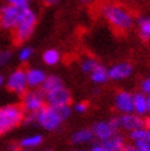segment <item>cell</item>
<instances>
[{"label": "cell", "mask_w": 150, "mask_h": 151, "mask_svg": "<svg viewBox=\"0 0 150 151\" xmlns=\"http://www.w3.org/2000/svg\"><path fill=\"white\" fill-rule=\"evenodd\" d=\"M100 14L112 27L119 32L129 31L134 25L132 12L119 4L105 3L100 6Z\"/></svg>", "instance_id": "obj_1"}, {"label": "cell", "mask_w": 150, "mask_h": 151, "mask_svg": "<svg viewBox=\"0 0 150 151\" xmlns=\"http://www.w3.org/2000/svg\"><path fill=\"white\" fill-rule=\"evenodd\" d=\"M37 25V14L31 7H24L16 27L14 29V38L17 43L26 42L32 36Z\"/></svg>", "instance_id": "obj_2"}, {"label": "cell", "mask_w": 150, "mask_h": 151, "mask_svg": "<svg viewBox=\"0 0 150 151\" xmlns=\"http://www.w3.org/2000/svg\"><path fill=\"white\" fill-rule=\"evenodd\" d=\"M25 119V111L19 104H7L0 107V135L11 132Z\"/></svg>", "instance_id": "obj_3"}, {"label": "cell", "mask_w": 150, "mask_h": 151, "mask_svg": "<svg viewBox=\"0 0 150 151\" xmlns=\"http://www.w3.org/2000/svg\"><path fill=\"white\" fill-rule=\"evenodd\" d=\"M62 122L63 120L59 117L57 109L50 106H44L41 111L36 113V123L46 130H57L61 127Z\"/></svg>", "instance_id": "obj_4"}, {"label": "cell", "mask_w": 150, "mask_h": 151, "mask_svg": "<svg viewBox=\"0 0 150 151\" xmlns=\"http://www.w3.org/2000/svg\"><path fill=\"white\" fill-rule=\"evenodd\" d=\"M21 10L22 9H20V7L9 4L1 5V9H0V28L4 31H14L19 22Z\"/></svg>", "instance_id": "obj_5"}, {"label": "cell", "mask_w": 150, "mask_h": 151, "mask_svg": "<svg viewBox=\"0 0 150 151\" xmlns=\"http://www.w3.org/2000/svg\"><path fill=\"white\" fill-rule=\"evenodd\" d=\"M46 99L41 90H31L26 91L22 97V106L25 113H37L44 107Z\"/></svg>", "instance_id": "obj_6"}, {"label": "cell", "mask_w": 150, "mask_h": 151, "mask_svg": "<svg viewBox=\"0 0 150 151\" xmlns=\"http://www.w3.org/2000/svg\"><path fill=\"white\" fill-rule=\"evenodd\" d=\"M7 90H10L14 93H19V95H24L27 91V75L25 69H16L14 70L7 80L5 81Z\"/></svg>", "instance_id": "obj_7"}, {"label": "cell", "mask_w": 150, "mask_h": 151, "mask_svg": "<svg viewBox=\"0 0 150 151\" xmlns=\"http://www.w3.org/2000/svg\"><path fill=\"white\" fill-rule=\"evenodd\" d=\"M119 128V122L118 118H112L111 120L107 122H97L92 127V132L95 138H97L101 141H105L110 139L111 137H113L116 132Z\"/></svg>", "instance_id": "obj_8"}, {"label": "cell", "mask_w": 150, "mask_h": 151, "mask_svg": "<svg viewBox=\"0 0 150 151\" xmlns=\"http://www.w3.org/2000/svg\"><path fill=\"white\" fill-rule=\"evenodd\" d=\"M44 99H46V103L50 107H62V106H68L71 101V95L68 88L64 86L58 87L50 92L44 93Z\"/></svg>", "instance_id": "obj_9"}, {"label": "cell", "mask_w": 150, "mask_h": 151, "mask_svg": "<svg viewBox=\"0 0 150 151\" xmlns=\"http://www.w3.org/2000/svg\"><path fill=\"white\" fill-rule=\"evenodd\" d=\"M133 102H134V95H132L128 91H119L116 95V99H115L116 107L119 112H122L123 114L134 112Z\"/></svg>", "instance_id": "obj_10"}, {"label": "cell", "mask_w": 150, "mask_h": 151, "mask_svg": "<svg viewBox=\"0 0 150 151\" xmlns=\"http://www.w3.org/2000/svg\"><path fill=\"white\" fill-rule=\"evenodd\" d=\"M133 73V65L128 62H121L115 64L108 69V79L112 80H123L131 76Z\"/></svg>", "instance_id": "obj_11"}, {"label": "cell", "mask_w": 150, "mask_h": 151, "mask_svg": "<svg viewBox=\"0 0 150 151\" xmlns=\"http://www.w3.org/2000/svg\"><path fill=\"white\" fill-rule=\"evenodd\" d=\"M118 122H119V128L122 127L123 129L131 132L139 129V128H144V120L138 114H134V113L122 114L121 117H118Z\"/></svg>", "instance_id": "obj_12"}, {"label": "cell", "mask_w": 150, "mask_h": 151, "mask_svg": "<svg viewBox=\"0 0 150 151\" xmlns=\"http://www.w3.org/2000/svg\"><path fill=\"white\" fill-rule=\"evenodd\" d=\"M26 75H27L28 87H32V88L41 87L47 79L46 73L42 69H38V68H31V69L26 70Z\"/></svg>", "instance_id": "obj_13"}, {"label": "cell", "mask_w": 150, "mask_h": 151, "mask_svg": "<svg viewBox=\"0 0 150 151\" xmlns=\"http://www.w3.org/2000/svg\"><path fill=\"white\" fill-rule=\"evenodd\" d=\"M133 107L136 114L141 116L148 113V96L143 92H139L134 95V102H133Z\"/></svg>", "instance_id": "obj_14"}, {"label": "cell", "mask_w": 150, "mask_h": 151, "mask_svg": "<svg viewBox=\"0 0 150 151\" xmlns=\"http://www.w3.org/2000/svg\"><path fill=\"white\" fill-rule=\"evenodd\" d=\"M94 138H95V135H94L92 129H80L73 134L71 142L73 144H76V145L87 144V142H90Z\"/></svg>", "instance_id": "obj_15"}, {"label": "cell", "mask_w": 150, "mask_h": 151, "mask_svg": "<svg viewBox=\"0 0 150 151\" xmlns=\"http://www.w3.org/2000/svg\"><path fill=\"white\" fill-rule=\"evenodd\" d=\"M102 144L108 151H121L123 149V146L125 145L123 137H121V135H118V134H115L113 137H111L110 139L102 141Z\"/></svg>", "instance_id": "obj_16"}, {"label": "cell", "mask_w": 150, "mask_h": 151, "mask_svg": "<svg viewBox=\"0 0 150 151\" xmlns=\"http://www.w3.org/2000/svg\"><path fill=\"white\" fill-rule=\"evenodd\" d=\"M138 25V32L141 40L149 41L150 40V17L146 16H140L137 20Z\"/></svg>", "instance_id": "obj_17"}, {"label": "cell", "mask_w": 150, "mask_h": 151, "mask_svg": "<svg viewBox=\"0 0 150 151\" xmlns=\"http://www.w3.org/2000/svg\"><path fill=\"white\" fill-rule=\"evenodd\" d=\"M63 86V81L59 76H56V75H50V76H47L46 81L43 82V85L41 86V91L43 93H47L50 92L53 90L58 88V87H62Z\"/></svg>", "instance_id": "obj_18"}, {"label": "cell", "mask_w": 150, "mask_h": 151, "mask_svg": "<svg viewBox=\"0 0 150 151\" xmlns=\"http://www.w3.org/2000/svg\"><path fill=\"white\" fill-rule=\"evenodd\" d=\"M43 141V138L42 135L40 134H35V135H30V137H26L24 138L21 141L19 146L21 149H26V150H31V149H35L37 146H40Z\"/></svg>", "instance_id": "obj_19"}, {"label": "cell", "mask_w": 150, "mask_h": 151, "mask_svg": "<svg viewBox=\"0 0 150 151\" xmlns=\"http://www.w3.org/2000/svg\"><path fill=\"white\" fill-rule=\"evenodd\" d=\"M90 78L95 82V84H103L108 79V70L102 65H97L95 70L90 74Z\"/></svg>", "instance_id": "obj_20"}, {"label": "cell", "mask_w": 150, "mask_h": 151, "mask_svg": "<svg viewBox=\"0 0 150 151\" xmlns=\"http://www.w3.org/2000/svg\"><path fill=\"white\" fill-rule=\"evenodd\" d=\"M42 59L47 65L53 66V65H57L59 63V60H61V53L54 48H50L43 53Z\"/></svg>", "instance_id": "obj_21"}, {"label": "cell", "mask_w": 150, "mask_h": 151, "mask_svg": "<svg viewBox=\"0 0 150 151\" xmlns=\"http://www.w3.org/2000/svg\"><path fill=\"white\" fill-rule=\"evenodd\" d=\"M97 65H99V63H97L96 59H94V58H85V59H82V62L80 64V69L84 73L91 74L95 70V68Z\"/></svg>", "instance_id": "obj_22"}, {"label": "cell", "mask_w": 150, "mask_h": 151, "mask_svg": "<svg viewBox=\"0 0 150 151\" xmlns=\"http://www.w3.org/2000/svg\"><path fill=\"white\" fill-rule=\"evenodd\" d=\"M32 55H33V49L31 47H22L19 50V60L22 63L28 62L32 58Z\"/></svg>", "instance_id": "obj_23"}, {"label": "cell", "mask_w": 150, "mask_h": 151, "mask_svg": "<svg viewBox=\"0 0 150 151\" xmlns=\"http://www.w3.org/2000/svg\"><path fill=\"white\" fill-rule=\"evenodd\" d=\"M148 137V130L145 128H139V129H136L131 132V138L134 141H138V140H146Z\"/></svg>", "instance_id": "obj_24"}, {"label": "cell", "mask_w": 150, "mask_h": 151, "mask_svg": "<svg viewBox=\"0 0 150 151\" xmlns=\"http://www.w3.org/2000/svg\"><path fill=\"white\" fill-rule=\"evenodd\" d=\"M56 109H57L58 114H59V117L62 118L63 122L71 116V108L69 107V104L68 106H62V107H57Z\"/></svg>", "instance_id": "obj_25"}, {"label": "cell", "mask_w": 150, "mask_h": 151, "mask_svg": "<svg viewBox=\"0 0 150 151\" xmlns=\"http://www.w3.org/2000/svg\"><path fill=\"white\" fill-rule=\"evenodd\" d=\"M5 4H9L12 6L20 7V9H24V7H28L31 4V0H4Z\"/></svg>", "instance_id": "obj_26"}, {"label": "cell", "mask_w": 150, "mask_h": 151, "mask_svg": "<svg viewBox=\"0 0 150 151\" xmlns=\"http://www.w3.org/2000/svg\"><path fill=\"white\" fill-rule=\"evenodd\" d=\"M11 58H12V53L10 50H7V49L1 50L0 49V66L6 65L11 60Z\"/></svg>", "instance_id": "obj_27"}, {"label": "cell", "mask_w": 150, "mask_h": 151, "mask_svg": "<svg viewBox=\"0 0 150 151\" xmlns=\"http://www.w3.org/2000/svg\"><path fill=\"white\" fill-rule=\"evenodd\" d=\"M134 147L137 151H150V142L148 140L134 141Z\"/></svg>", "instance_id": "obj_28"}, {"label": "cell", "mask_w": 150, "mask_h": 151, "mask_svg": "<svg viewBox=\"0 0 150 151\" xmlns=\"http://www.w3.org/2000/svg\"><path fill=\"white\" fill-rule=\"evenodd\" d=\"M141 92L145 93L146 96H150V76L146 78L143 82H141Z\"/></svg>", "instance_id": "obj_29"}, {"label": "cell", "mask_w": 150, "mask_h": 151, "mask_svg": "<svg viewBox=\"0 0 150 151\" xmlns=\"http://www.w3.org/2000/svg\"><path fill=\"white\" fill-rule=\"evenodd\" d=\"M87 108H89V104L86 102H79L75 104V107H74L75 112H78V113H84L87 111Z\"/></svg>", "instance_id": "obj_30"}, {"label": "cell", "mask_w": 150, "mask_h": 151, "mask_svg": "<svg viewBox=\"0 0 150 151\" xmlns=\"http://www.w3.org/2000/svg\"><path fill=\"white\" fill-rule=\"evenodd\" d=\"M91 151H108V150L105 147V145L101 142V144H96V145H94L92 149H91Z\"/></svg>", "instance_id": "obj_31"}, {"label": "cell", "mask_w": 150, "mask_h": 151, "mask_svg": "<svg viewBox=\"0 0 150 151\" xmlns=\"http://www.w3.org/2000/svg\"><path fill=\"white\" fill-rule=\"evenodd\" d=\"M59 3V0H44V4L48 6H56Z\"/></svg>", "instance_id": "obj_32"}, {"label": "cell", "mask_w": 150, "mask_h": 151, "mask_svg": "<svg viewBox=\"0 0 150 151\" xmlns=\"http://www.w3.org/2000/svg\"><path fill=\"white\" fill-rule=\"evenodd\" d=\"M121 151H137V150L134 147V145H124Z\"/></svg>", "instance_id": "obj_33"}, {"label": "cell", "mask_w": 150, "mask_h": 151, "mask_svg": "<svg viewBox=\"0 0 150 151\" xmlns=\"http://www.w3.org/2000/svg\"><path fill=\"white\" fill-rule=\"evenodd\" d=\"M144 127H145V129L150 130V117H148L146 119H144Z\"/></svg>", "instance_id": "obj_34"}, {"label": "cell", "mask_w": 150, "mask_h": 151, "mask_svg": "<svg viewBox=\"0 0 150 151\" xmlns=\"http://www.w3.org/2000/svg\"><path fill=\"white\" fill-rule=\"evenodd\" d=\"M9 151H30V150H26V149H21V147H15V146H11Z\"/></svg>", "instance_id": "obj_35"}, {"label": "cell", "mask_w": 150, "mask_h": 151, "mask_svg": "<svg viewBox=\"0 0 150 151\" xmlns=\"http://www.w3.org/2000/svg\"><path fill=\"white\" fill-rule=\"evenodd\" d=\"M4 82H5V80H4V76H3V75H0V87H1V86L4 85Z\"/></svg>", "instance_id": "obj_36"}, {"label": "cell", "mask_w": 150, "mask_h": 151, "mask_svg": "<svg viewBox=\"0 0 150 151\" xmlns=\"http://www.w3.org/2000/svg\"><path fill=\"white\" fill-rule=\"evenodd\" d=\"M148 112L150 113V96H148Z\"/></svg>", "instance_id": "obj_37"}, {"label": "cell", "mask_w": 150, "mask_h": 151, "mask_svg": "<svg viewBox=\"0 0 150 151\" xmlns=\"http://www.w3.org/2000/svg\"><path fill=\"white\" fill-rule=\"evenodd\" d=\"M148 130V129H146ZM146 140L150 142V130H148V137H146Z\"/></svg>", "instance_id": "obj_38"}, {"label": "cell", "mask_w": 150, "mask_h": 151, "mask_svg": "<svg viewBox=\"0 0 150 151\" xmlns=\"http://www.w3.org/2000/svg\"><path fill=\"white\" fill-rule=\"evenodd\" d=\"M81 1H82V3H90L91 0H81Z\"/></svg>", "instance_id": "obj_39"}, {"label": "cell", "mask_w": 150, "mask_h": 151, "mask_svg": "<svg viewBox=\"0 0 150 151\" xmlns=\"http://www.w3.org/2000/svg\"><path fill=\"white\" fill-rule=\"evenodd\" d=\"M42 151H52V150H42Z\"/></svg>", "instance_id": "obj_40"}, {"label": "cell", "mask_w": 150, "mask_h": 151, "mask_svg": "<svg viewBox=\"0 0 150 151\" xmlns=\"http://www.w3.org/2000/svg\"><path fill=\"white\" fill-rule=\"evenodd\" d=\"M0 9H1V4H0Z\"/></svg>", "instance_id": "obj_41"}, {"label": "cell", "mask_w": 150, "mask_h": 151, "mask_svg": "<svg viewBox=\"0 0 150 151\" xmlns=\"http://www.w3.org/2000/svg\"><path fill=\"white\" fill-rule=\"evenodd\" d=\"M75 151H80V150H75Z\"/></svg>", "instance_id": "obj_42"}]
</instances>
